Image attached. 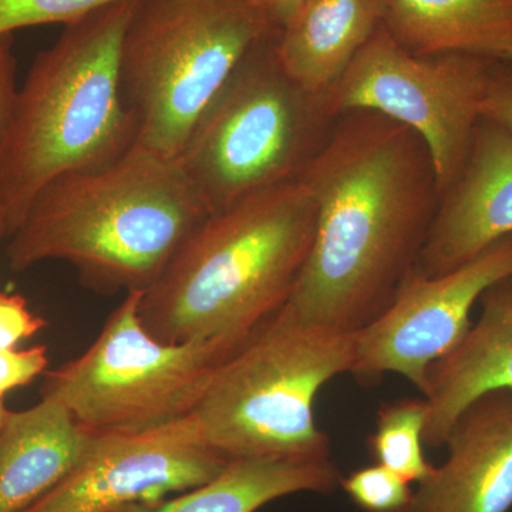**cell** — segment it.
<instances>
[{"mask_svg":"<svg viewBox=\"0 0 512 512\" xmlns=\"http://www.w3.org/2000/svg\"><path fill=\"white\" fill-rule=\"evenodd\" d=\"M299 181L315 201V238L285 306L309 325L359 332L416 271L440 200L433 160L409 127L350 110Z\"/></svg>","mask_w":512,"mask_h":512,"instance_id":"obj_1","label":"cell"},{"mask_svg":"<svg viewBox=\"0 0 512 512\" xmlns=\"http://www.w3.org/2000/svg\"><path fill=\"white\" fill-rule=\"evenodd\" d=\"M208 215L178 157L133 146L113 163L47 183L6 256L15 272L67 262L104 295L146 292Z\"/></svg>","mask_w":512,"mask_h":512,"instance_id":"obj_2","label":"cell"},{"mask_svg":"<svg viewBox=\"0 0 512 512\" xmlns=\"http://www.w3.org/2000/svg\"><path fill=\"white\" fill-rule=\"evenodd\" d=\"M315 229V201L299 180L208 215L143 293L141 322L161 342L237 349L291 298Z\"/></svg>","mask_w":512,"mask_h":512,"instance_id":"obj_3","label":"cell"},{"mask_svg":"<svg viewBox=\"0 0 512 512\" xmlns=\"http://www.w3.org/2000/svg\"><path fill=\"white\" fill-rule=\"evenodd\" d=\"M134 3L121 0L64 26L30 66L0 153L9 237L47 183L113 163L136 144L120 80Z\"/></svg>","mask_w":512,"mask_h":512,"instance_id":"obj_4","label":"cell"},{"mask_svg":"<svg viewBox=\"0 0 512 512\" xmlns=\"http://www.w3.org/2000/svg\"><path fill=\"white\" fill-rule=\"evenodd\" d=\"M353 360L355 333L309 325L284 306L215 367L191 414L227 461L329 460L313 402L329 380L352 372Z\"/></svg>","mask_w":512,"mask_h":512,"instance_id":"obj_5","label":"cell"},{"mask_svg":"<svg viewBox=\"0 0 512 512\" xmlns=\"http://www.w3.org/2000/svg\"><path fill=\"white\" fill-rule=\"evenodd\" d=\"M276 33L244 56L192 128L178 161L210 214L298 181L336 116L285 72Z\"/></svg>","mask_w":512,"mask_h":512,"instance_id":"obj_6","label":"cell"},{"mask_svg":"<svg viewBox=\"0 0 512 512\" xmlns=\"http://www.w3.org/2000/svg\"><path fill=\"white\" fill-rule=\"evenodd\" d=\"M274 30L241 0H136L120 52L134 146L180 156L235 67Z\"/></svg>","mask_w":512,"mask_h":512,"instance_id":"obj_7","label":"cell"},{"mask_svg":"<svg viewBox=\"0 0 512 512\" xmlns=\"http://www.w3.org/2000/svg\"><path fill=\"white\" fill-rule=\"evenodd\" d=\"M127 292L82 356L46 372L40 394L67 407L94 434L143 431L194 412L215 367L232 348L215 340L165 343Z\"/></svg>","mask_w":512,"mask_h":512,"instance_id":"obj_8","label":"cell"},{"mask_svg":"<svg viewBox=\"0 0 512 512\" xmlns=\"http://www.w3.org/2000/svg\"><path fill=\"white\" fill-rule=\"evenodd\" d=\"M497 63L458 53L416 56L382 25L326 100L336 117L375 111L414 131L429 150L441 195L466 163Z\"/></svg>","mask_w":512,"mask_h":512,"instance_id":"obj_9","label":"cell"},{"mask_svg":"<svg viewBox=\"0 0 512 512\" xmlns=\"http://www.w3.org/2000/svg\"><path fill=\"white\" fill-rule=\"evenodd\" d=\"M229 461L202 439L192 414L143 431L94 434L76 467L23 512H111L156 505L208 483Z\"/></svg>","mask_w":512,"mask_h":512,"instance_id":"obj_10","label":"cell"},{"mask_svg":"<svg viewBox=\"0 0 512 512\" xmlns=\"http://www.w3.org/2000/svg\"><path fill=\"white\" fill-rule=\"evenodd\" d=\"M512 276V235L444 275L413 274L389 308L355 333L352 372L370 379L406 377L426 393L429 370L470 329V313L483 293Z\"/></svg>","mask_w":512,"mask_h":512,"instance_id":"obj_11","label":"cell"},{"mask_svg":"<svg viewBox=\"0 0 512 512\" xmlns=\"http://www.w3.org/2000/svg\"><path fill=\"white\" fill-rule=\"evenodd\" d=\"M511 235L512 134L483 117L463 170L440 195L414 274H447Z\"/></svg>","mask_w":512,"mask_h":512,"instance_id":"obj_12","label":"cell"},{"mask_svg":"<svg viewBox=\"0 0 512 512\" xmlns=\"http://www.w3.org/2000/svg\"><path fill=\"white\" fill-rule=\"evenodd\" d=\"M447 460L431 468L403 512L512 508V389L484 394L458 416Z\"/></svg>","mask_w":512,"mask_h":512,"instance_id":"obj_13","label":"cell"},{"mask_svg":"<svg viewBox=\"0 0 512 512\" xmlns=\"http://www.w3.org/2000/svg\"><path fill=\"white\" fill-rule=\"evenodd\" d=\"M480 301L476 325L430 367L424 393L427 446L446 444L458 416L484 394L512 389V276L488 288Z\"/></svg>","mask_w":512,"mask_h":512,"instance_id":"obj_14","label":"cell"},{"mask_svg":"<svg viewBox=\"0 0 512 512\" xmlns=\"http://www.w3.org/2000/svg\"><path fill=\"white\" fill-rule=\"evenodd\" d=\"M93 433L66 406L42 397L0 426V512H23L56 487L86 453Z\"/></svg>","mask_w":512,"mask_h":512,"instance_id":"obj_15","label":"cell"},{"mask_svg":"<svg viewBox=\"0 0 512 512\" xmlns=\"http://www.w3.org/2000/svg\"><path fill=\"white\" fill-rule=\"evenodd\" d=\"M382 25V0H303L276 33V53L306 92L328 97Z\"/></svg>","mask_w":512,"mask_h":512,"instance_id":"obj_16","label":"cell"},{"mask_svg":"<svg viewBox=\"0 0 512 512\" xmlns=\"http://www.w3.org/2000/svg\"><path fill=\"white\" fill-rule=\"evenodd\" d=\"M383 26L416 56L471 55L510 63L512 0H382Z\"/></svg>","mask_w":512,"mask_h":512,"instance_id":"obj_17","label":"cell"},{"mask_svg":"<svg viewBox=\"0 0 512 512\" xmlns=\"http://www.w3.org/2000/svg\"><path fill=\"white\" fill-rule=\"evenodd\" d=\"M340 481L332 458H247L229 461L217 477L173 500L111 512H256L286 495L333 493Z\"/></svg>","mask_w":512,"mask_h":512,"instance_id":"obj_18","label":"cell"},{"mask_svg":"<svg viewBox=\"0 0 512 512\" xmlns=\"http://www.w3.org/2000/svg\"><path fill=\"white\" fill-rule=\"evenodd\" d=\"M426 400H399L386 404L377 417L376 431L370 440L377 464L389 468L407 483H421L431 467L424 458Z\"/></svg>","mask_w":512,"mask_h":512,"instance_id":"obj_19","label":"cell"},{"mask_svg":"<svg viewBox=\"0 0 512 512\" xmlns=\"http://www.w3.org/2000/svg\"><path fill=\"white\" fill-rule=\"evenodd\" d=\"M121 0H0V35L32 26L69 23Z\"/></svg>","mask_w":512,"mask_h":512,"instance_id":"obj_20","label":"cell"},{"mask_svg":"<svg viewBox=\"0 0 512 512\" xmlns=\"http://www.w3.org/2000/svg\"><path fill=\"white\" fill-rule=\"evenodd\" d=\"M409 484L380 464L357 470L340 481L353 503L365 512H403L413 497Z\"/></svg>","mask_w":512,"mask_h":512,"instance_id":"obj_21","label":"cell"},{"mask_svg":"<svg viewBox=\"0 0 512 512\" xmlns=\"http://www.w3.org/2000/svg\"><path fill=\"white\" fill-rule=\"evenodd\" d=\"M49 357L45 345L29 349H0V402L6 393L25 387L45 375Z\"/></svg>","mask_w":512,"mask_h":512,"instance_id":"obj_22","label":"cell"},{"mask_svg":"<svg viewBox=\"0 0 512 512\" xmlns=\"http://www.w3.org/2000/svg\"><path fill=\"white\" fill-rule=\"evenodd\" d=\"M45 326L46 320L29 311L22 295L0 292V349H16Z\"/></svg>","mask_w":512,"mask_h":512,"instance_id":"obj_23","label":"cell"},{"mask_svg":"<svg viewBox=\"0 0 512 512\" xmlns=\"http://www.w3.org/2000/svg\"><path fill=\"white\" fill-rule=\"evenodd\" d=\"M13 33L0 35V153L8 137L19 89L16 86V57Z\"/></svg>","mask_w":512,"mask_h":512,"instance_id":"obj_24","label":"cell"},{"mask_svg":"<svg viewBox=\"0 0 512 512\" xmlns=\"http://www.w3.org/2000/svg\"><path fill=\"white\" fill-rule=\"evenodd\" d=\"M484 119L494 121L512 134V66L497 63L481 109Z\"/></svg>","mask_w":512,"mask_h":512,"instance_id":"obj_25","label":"cell"},{"mask_svg":"<svg viewBox=\"0 0 512 512\" xmlns=\"http://www.w3.org/2000/svg\"><path fill=\"white\" fill-rule=\"evenodd\" d=\"M269 28L279 30L288 22L303 0H241Z\"/></svg>","mask_w":512,"mask_h":512,"instance_id":"obj_26","label":"cell"},{"mask_svg":"<svg viewBox=\"0 0 512 512\" xmlns=\"http://www.w3.org/2000/svg\"><path fill=\"white\" fill-rule=\"evenodd\" d=\"M9 237V222L5 211L0 207V239Z\"/></svg>","mask_w":512,"mask_h":512,"instance_id":"obj_27","label":"cell"},{"mask_svg":"<svg viewBox=\"0 0 512 512\" xmlns=\"http://www.w3.org/2000/svg\"><path fill=\"white\" fill-rule=\"evenodd\" d=\"M10 410L6 409L5 403L0 402V426L5 423L6 417L9 416Z\"/></svg>","mask_w":512,"mask_h":512,"instance_id":"obj_28","label":"cell"},{"mask_svg":"<svg viewBox=\"0 0 512 512\" xmlns=\"http://www.w3.org/2000/svg\"><path fill=\"white\" fill-rule=\"evenodd\" d=\"M508 64H511V66H512V60H511V62H510V63H508Z\"/></svg>","mask_w":512,"mask_h":512,"instance_id":"obj_29","label":"cell"}]
</instances>
